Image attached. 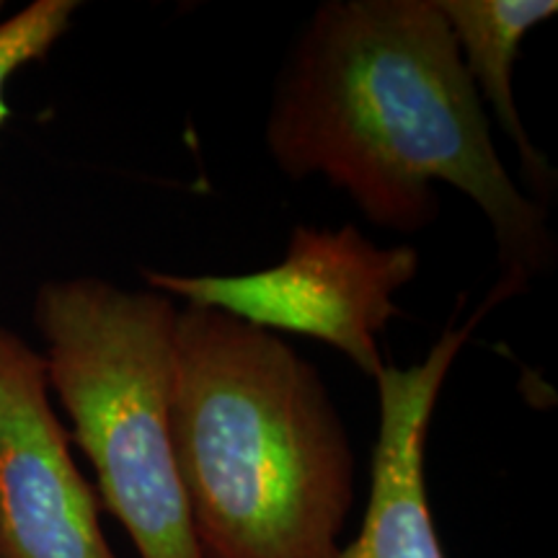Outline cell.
<instances>
[{"label":"cell","instance_id":"2","mask_svg":"<svg viewBox=\"0 0 558 558\" xmlns=\"http://www.w3.org/2000/svg\"><path fill=\"white\" fill-rule=\"evenodd\" d=\"M171 448L202 558H337L354 452L329 388L267 329L179 311Z\"/></svg>","mask_w":558,"mask_h":558},{"label":"cell","instance_id":"6","mask_svg":"<svg viewBox=\"0 0 558 558\" xmlns=\"http://www.w3.org/2000/svg\"><path fill=\"white\" fill-rule=\"evenodd\" d=\"M488 311L484 303L463 326L448 324L416 365H386L378 375L380 424L365 522L337 558H445L424 476L429 422L450 367Z\"/></svg>","mask_w":558,"mask_h":558},{"label":"cell","instance_id":"5","mask_svg":"<svg viewBox=\"0 0 558 558\" xmlns=\"http://www.w3.org/2000/svg\"><path fill=\"white\" fill-rule=\"evenodd\" d=\"M70 456L45 360L0 326V558H117Z\"/></svg>","mask_w":558,"mask_h":558},{"label":"cell","instance_id":"4","mask_svg":"<svg viewBox=\"0 0 558 558\" xmlns=\"http://www.w3.org/2000/svg\"><path fill=\"white\" fill-rule=\"evenodd\" d=\"M418 275L414 246H380L357 226H295L282 262L248 275H166L143 269L160 295L215 308L256 329L324 341L369 380L386 369L378 339L403 316L396 292Z\"/></svg>","mask_w":558,"mask_h":558},{"label":"cell","instance_id":"3","mask_svg":"<svg viewBox=\"0 0 558 558\" xmlns=\"http://www.w3.org/2000/svg\"><path fill=\"white\" fill-rule=\"evenodd\" d=\"M177 318L173 298L101 277L50 279L34 298L70 442L90 460L101 507L140 558H202L171 448Z\"/></svg>","mask_w":558,"mask_h":558},{"label":"cell","instance_id":"7","mask_svg":"<svg viewBox=\"0 0 558 558\" xmlns=\"http://www.w3.org/2000/svg\"><path fill=\"white\" fill-rule=\"evenodd\" d=\"M437 9L450 24L460 60L469 70L481 104H488L499 128L518 150L522 179L530 197L546 205L556 194L558 173L550 160L535 148L518 101H514V60L522 39L543 21L558 13L556 0H437Z\"/></svg>","mask_w":558,"mask_h":558},{"label":"cell","instance_id":"1","mask_svg":"<svg viewBox=\"0 0 558 558\" xmlns=\"http://www.w3.org/2000/svg\"><path fill=\"white\" fill-rule=\"evenodd\" d=\"M267 148L288 179L324 177L396 233L437 220L435 184L463 192L497 241L488 308L556 264L548 207L501 163L437 0L320 3L277 78Z\"/></svg>","mask_w":558,"mask_h":558},{"label":"cell","instance_id":"8","mask_svg":"<svg viewBox=\"0 0 558 558\" xmlns=\"http://www.w3.org/2000/svg\"><path fill=\"white\" fill-rule=\"evenodd\" d=\"M78 0H34L32 5L0 21V128L11 117L5 88L21 68L45 60L52 47L65 37Z\"/></svg>","mask_w":558,"mask_h":558}]
</instances>
